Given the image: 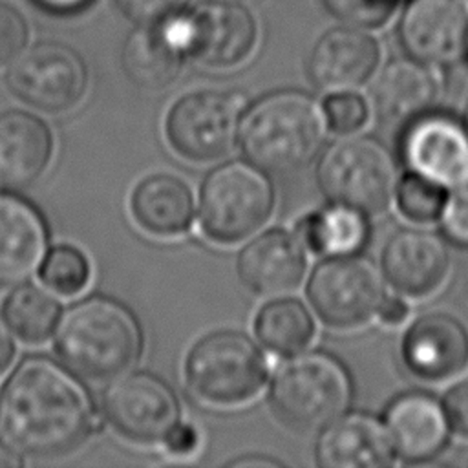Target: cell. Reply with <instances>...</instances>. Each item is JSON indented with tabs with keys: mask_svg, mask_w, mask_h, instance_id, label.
I'll use <instances>...</instances> for the list:
<instances>
[{
	"mask_svg": "<svg viewBox=\"0 0 468 468\" xmlns=\"http://www.w3.org/2000/svg\"><path fill=\"white\" fill-rule=\"evenodd\" d=\"M95 422L84 382L49 356L24 358L0 389V444L13 455H64L90 437Z\"/></svg>",
	"mask_w": 468,
	"mask_h": 468,
	"instance_id": "cell-1",
	"label": "cell"
},
{
	"mask_svg": "<svg viewBox=\"0 0 468 468\" xmlns=\"http://www.w3.org/2000/svg\"><path fill=\"white\" fill-rule=\"evenodd\" d=\"M327 126L325 110L309 93L274 91L243 113L239 143L252 165L285 176L305 168L320 154Z\"/></svg>",
	"mask_w": 468,
	"mask_h": 468,
	"instance_id": "cell-2",
	"label": "cell"
},
{
	"mask_svg": "<svg viewBox=\"0 0 468 468\" xmlns=\"http://www.w3.org/2000/svg\"><path fill=\"white\" fill-rule=\"evenodd\" d=\"M55 349L79 377L112 380L139 360L143 333L124 303L90 296L73 303L58 320Z\"/></svg>",
	"mask_w": 468,
	"mask_h": 468,
	"instance_id": "cell-3",
	"label": "cell"
},
{
	"mask_svg": "<svg viewBox=\"0 0 468 468\" xmlns=\"http://www.w3.org/2000/svg\"><path fill=\"white\" fill-rule=\"evenodd\" d=\"M271 404L289 426L318 431L347 413L353 382L347 367L331 353H294L274 373Z\"/></svg>",
	"mask_w": 468,
	"mask_h": 468,
	"instance_id": "cell-4",
	"label": "cell"
},
{
	"mask_svg": "<svg viewBox=\"0 0 468 468\" xmlns=\"http://www.w3.org/2000/svg\"><path fill=\"white\" fill-rule=\"evenodd\" d=\"M267 373V358L260 346L232 329L201 336L185 360V377L192 393L216 406L250 400L261 391Z\"/></svg>",
	"mask_w": 468,
	"mask_h": 468,
	"instance_id": "cell-5",
	"label": "cell"
},
{
	"mask_svg": "<svg viewBox=\"0 0 468 468\" xmlns=\"http://www.w3.org/2000/svg\"><path fill=\"white\" fill-rule=\"evenodd\" d=\"M316 181L331 203L347 205L364 214H378L391 203L399 174L395 157L384 143L367 135L346 133L322 154Z\"/></svg>",
	"mask_w": 468,
	"mask_h": 468,
	"instance_id": "cell-6",
	"label": "cell"
},
{
	"mask_svg": "<svg viewBox=\"0 0 468 468\" xmlns=\"http://www.w3.org/2000/svg\"><path fill=\"white\" fill-rule=\"evenodd\" d=\"M272 207L274 190L265 172L247 161H229L201 185L199 225L212 241L232 245L254 234Z\"/></svg>",
	"mask_w": 468,
	"mask_h": 468,
	"instance_id": "cell-7",
	"label": "cell"
},
{
	"mask_svg": "<svg viewBox=\"0 0 468 468\" xmlns=\"http://www.w3.org/2000/svg\"><path fill=\"white\" fill-rule=\"evenodd\" d=\"M243 97L234 91L199 90L179 97L165 121L166 141L181 157L208 163L225 157L239 139Z\"/></svg>",
	"mask_w": 468,
	"mask_h": 468,
	"instance_id": "cell-8",
	"label": "cell"
},
{
	"mask_svg": "<svg viewBox=\"0 0 468 468\" xmlns=\"http://www.w3.org/2000/svg\"><path fill=\"white\" fill-rule=\"evenodd\" d=\"M305 292L318 318L338 329L366 324L386 296L380 269L358 254L327 256L311 272Z\"/></svg>",
	"mask_w": 468,
	"mask_h": 468,
	"instance_id": "cell-9",
	"label": "cell"
},
{
	"mask_svg": "<svg viewBox=\"0 0 468 468\" xmlns=\"http://www.w3.org/2000/svg\"><path fill=\"white\" fill-rule=\"evenodd\" d=\"M102 413L126 439L135 442H165L181 422V408L174 389L152 373H122L112 378L102 395Z\"/></svg>",
	"mask_w": 468,
	"mask_h": 468,
	"instance_id": "cell-10",
	"label": "cell"
},
{
	"mask_svg": "<svg viewBox=\"0 0 468 468\" xmlns=\"http://www.w3.org/2000/svg\"><path fill=\"white\" fill-rule=\"evenodd\" d=\"M7 82L33 108L62 113L80 102L86 90V68L71 48L40 42L11 62Z\"/></svg>",
	"mask_w": 468,
	"mask_h": 468,
	"instance_id": "cell-11",
	"label": "cell"
},
{
	"mask_svg": "<svg viewBox=\"0 0 468 468\" xmlns=\"http://www.w3.org/2000/svg\"><path fill=\"white\" fill-rule=\"evenodd\" d=\"M400 146L411 172L446 190L468 186V128L463 121L430 110L404 126Z\"/></svg>",
	"mask_w": 468,
	"mask_h": 468,
	"instance_id": "cell-12",
	"label": "cell"
},
{
	"mask_svg": "<svg viewBox=\"0 0 468 468\" xmlns=\"http://www.w3.org/2000/svg\"><path fill=\"white\" fill-rule=\"evenodd\" d=\"M172 27L183 51L210 68L239 64L256 42L252 16L234 2L201 4Z\"/></svg>",
	"mask_w": 468,
	"mask_h": 468,
	"instance_id": "cell-13",
	"label": "cell"
},
{
	"mask_svg": "<svg viewBox=\"0 0 468 468\" xmlns=\"http://www.w3.org/2000/svg\"><path fill=\"white\" fill-rule=\"evenodd\" d=\"M399 35L411 58L453 64L468 53V0H410Z\"/></svg>",
	"mask_w": 468,
	"mask_h": 468,
	"instance_id": "cell-14",
	"label": "cell"
},
{
	"mask_svg": "<svg viewBox=\"0 0 468 468\" xmlns=\"http://www.w3.org/2000/svg\"><path fill=\"white\" fill-rule=\"evenodd\" d=\"M384 428L393 455L406 463H424L439 455L452 430L442 402L426 391H408L391 400Z\"/></svg>",
	"mask_w": 468,
	"mask_h": 468,
	"instance_id": "cell-15",
	"label": "cell"
},
{
	"mask_svg": "<svg viewBox=\"0 0 468 468\" xmlns=\"http://www.w3.org/2000/svg\"><path fill=\"white\" fill-rule=\"evenodd\" d=\"M402 358L406 367L420 378H450L468 364V331L450 314H424L404 333Z\"/></svg>",
	"mask_w": 468,
	"mask_h": 468,
	"instance_id": "cell-16",
	"label": "cell"
},
{
	"mask_svg": "<svg viewBox=\"0 0 468 468\" xmlns=\"http://www.w3.org/2000/svg\"><path fill=\"white\" fill-rule=\"evenodd\" d=\"M378 58V42L367 31L356 26L336 27L314 44L307 73L320 90L349 91L373 75Z\"/></svg>",
	"mask_w": 468,
	"mask_h": 468,
	"instance_id": "cell-17",
	"label": "cell"
},
{
	"mask_svg": "<svg viewBox=\"0 0 468 468\" xmlns=\"http://www.w3.org/2000/svg\"><path fill=\"white\" fill-rule=\"evenodd\" d=\"M450 267L444 241L428 230H397L384 245L382 271L402 294L424 296L435 291Z\"/></svg>",
	"mask_w": 468,
	"mask_h": 468,
	"instance_id": "cell-18",
	"label": "cell"
},
{
	"mask_svg": "<svg viewBox=\"0 0 468 468\" xmlns=\"http://www.w3.org/2000/svg\"><path fill=\"white\" fill-rule=\"evenodd\" d=\"M48 239V225L29 201L0 194V287L20 285L38 271Z\"/></svg>",
	"mask_w": 468,
	"mask_h": 468,
	"instance_id": "cell-19",
	"label": "cell"
},
{
	"mask_svg": "<svg viewBox=\"0 0 468 468\" xmlns=\"http://www.w3.org/2000/svg\"><path fill=\"white\" fill-rule=\"evenodd\" d=\"M305 252L298 236L272 229L249 241L238 254L241 283L260 296L292 291L303 278Z\"/></svg>",
	"mask_w": 468,
	"mask_h": 468,
	"instance_id": "cell-20",
	"label": "cell"
},
{
	"mask_svg": "<svg viewBox=\"0 0 468 468\" xmlns=\"http://www.w3.org/2000/svg\"><path fill=\"white\" fill-rule=\"evenodd\" d=\"M53 154L49 126L27 112L0 113V188L20 190L35 183Z\"/></svg>",
	"mask_w": 468,
	"mask_h": 468,
	"instance_id": "cell-21",
	"label": "cell"
},
{
	"mask_svg": "<svg viewBox=\"0 0 468 468\" xmlns=\"http://www.w3.org/2000/svg\"><path fill=\"white\" fill-rule=\"evenodd\" d=\"M437 91V79L430 64L411 57L397 58L391 60L373 82V112L384 124L406 126L431 110Z\"/></svg>",
	"mask_w": 468,
	"mask_h": 468,
	"instance_id": "cell-22",
	"label": "cell"
},
{
	"mask_svg": "<svg viewBox=\"0 0 468 468\" xmlns=\"http://www.w3.org/2000/svg\"><path fill=\"white\" fill-rule=\"evenodd\" d=\"M393 448L380 420L367 413H344L322 430L316 461L324 468H380Z\"/></svg>",
	"mask_w": 468,
	"mask_h": 468,
	"instance_id": "cell-23",
	"label": "cell"
},
{
	"mask_svg": "<svg viewBox=\"0 0 468 468\" xmlns=\"http://www.w3.org/2000/svg\"><path fill=\"white\" fill-rule=\"evenodd\" d=\"M135 223L159 238L179 236L194 218V197L188 185L174 174H150L137 183L130 197Z\"/></svg>",
	"mask_w": 468,
	"mask_h": 468,
	"instance_id": "cell-24",
	"label": "cell"
},
{
	"mask_svg": "<svg viewBox=\"0 0 468 468\" xmlns=\"http://www.w3.org/2000/svg\"><path fill=\"white\" fill-rule=\"evenodd\" d=\"M183 48L174 27L157 24L137 27L124 42L122 68L130 80L144 90H161L179 73Z\"/></svg>",
	"mask_w": 468,
	"mask_h": 468,
	"instance_id": "cell-25",
	"label": "cell"
},
{
	"mask_svg": "<svg viewBox=\"0 0 468 468\" xmlns=\"http://www.w3.org/2000/svg\"><path fill=\"white\" fill-rule=\"evenodd\" d=\"M303 247L316 254H356L369 238L366 214L358 208L333 203L302 218L296 225Z\"/></svg>",
	"mask_w": 468,
	"mask_h": 468,
	"instance_id": "cell-26",
	"label": "cell"
},
{
	"mask_svg": "<svg viewBox=\"0 0 468 468\" xmlns=\"http://www.w3.org/2000/svg\"><path fill=\"white\" fill-rule=\"evenodd\" d=\"M254 329L261 344L278 355H294L314 336V322L307 307L294 298L265 303L256 314Z\"/></svg>",
	"mask_w": 468,
	"mask_h": 468,
	"instance_id": "cell-27",
	"label": "cell"
},
{
	"mask_svg": "<svg viewBox=\"0 0 468 468\" xmlns=\"http://www.w3.org/2000/svg\"><path fill=\"white\" fill-rule=\"evenodd\" d=\"M4 314L13 331L26 342H46L60 316L58 300L37 283H20L4 302Z\"/></svg>",
	"mask_w": 468,
	"mask_h": 468,
	"instance_id": "cell-28",
	"label": "cell"
},
{
	"mask_svg": "<svg viewBox=\"0 0 468 468\" xmlns=\"http://www.w3.org/2000/svg\"><path fill=\"white\" fill-rule=\"evenodd\" d=\"M42 282L62 296H73L86 289L91 265L86 254L73 245H55L40 265Z\"/></svg>",
	"mask_w": 468,
	"mask_h": 468,
	"instance_id": "cell-29",
	"label": "cell"
},
{
	"mask_svg": "<svg viewBox=\"0 0 468 468\" xmlns=\"http://www.w3.org/2000/svg\"><path fill=\"white\" fill-rule=\"evenodd\" d=\"M448 192L450 190H446L439 183L410 172L402 179H399L395 197L399 210L408 219L417 223H428L439 219Z\"/></svg>",
	"mask_w": 468,
	"mask_h": 468,
	"instance_id": "cell-30",
	"label": "cell"
},
{
	"mask_svg": "<svg viewBox=\"0 0 468 468\" xmlns=\"http://www.w3.org/2000/svg\"><path fill=\"white\" fill-rule=\"evenodd\" d=\"M324 110L329 128L344 135L360 130L366 124L369 113L366 101L351 91H335L325 101Z\"/></svg>",
	"mask_w": 468,
	"mask_h": 468,
	"instance_id": "cell-31",
	"label": "cell"
},
{
	"mask_svg": "<svg viewBox=\"0 0 468 468\" xmlns=\"http://www.w3.org/2000/svg\"><path fill=\"white\" fill-rule=\"evenodd\" d=\"M397 0H325L331 13L356 27L382 24L393 11Z\"/></svg>",
	"mask_w": 468,
	"mask_h": 468,
	"instance_id": "cell-32",
	"label": "cell"
},
{
	"mask_svg": "<svg viewBox=\"0 0 468 468\" xmlns=\"http://www.w3.org/2000/svg\"><path fill=\"white\" fill-rule=\"evenodd\" d=\"M444 238L459 247H468V186L448 192L439 214Z\"/></svg>",
	"mask_w": 468,
	"mask_h": 468,
	"instance_id": "cell-33",
	"label": "cell"
},
{
	"mask_svg": "<svg viewBox=\"0 0 468 468\" xmlns=\"http://www.w3.org/2000/svg\"><path fill=\"white\" fill-rule=\"evenodd\" d=\"M24 18L11 5L0 4V66L13 62L26 46Z\"/></svg>",
	"mask_w": 468,
	"mask_h": 468,
	"instance_id": "cell-34",
	"label": "cell"
},
{
	"mask_svg": "<svg viewBox=\"0 0 468 468\" xmlns=\"http://www.w3.org/2000/svg\"><path fill=\"white\" fill-rule=\"evenodd\" d=\"M186 0H117L122 13L141 26L161 24L174 16Z\"/></svg>",
	"mask_w": 468,
	"mask_h": 468,
	"instance_id": "cell-35",
	"label": "cell"
},
{
	"mask_svg": "<svg viewBox=\"0 0 468 468\" xmlns=\"http://www.w3.org/2000/svg\"><path fill=\"white\" fill-rule=\"evenodd\" d=\"M442 408L448 417L450 428L457 435L468 439V380H463L446 391L442 399Z\"/></svg>",
	"mask_w": 468,
	"mask_h": 468,
	"instance_id": "cell-36",
	"label": "cell"
},
{
	"mask_svg": "<svg viewBox=\"0 0 468 468\" xmlns=\"http://www.w3.org/2000/svg\"><path fill=\"white\" fill-rule=\"evenodd\" d=\"M199 444V435L197 430L190 424H183L179 422L165 439V446L172 455H190L196 452Z\"/></svg>",
	"mask_w": 468,
	"mask_h": 468,
	"instance_id": "cell-37",
	"label": "cell"
},
{
	"mask_svg": "<svg viewBox=\"0 0 468 468\" xmlns=\"http://www.w3.org/2000/svg\"><path fill=\"white\" fill-rule=\"evenodd\" d=\"M378 318L384 322V324H391V325H397L400 324L406 316H408V305L402 298L399 296H384L378 311H377Z\"/></svg>",
	"mask_w": 468,
	"mask_h": 468,
	"instance_id": "cell-38",
	"label": "cell"
},
{
	"mask_svg": "<svg viewBox=\"0 0 468 468\" xmlns=\"http://www.w3.org/2000/svg\"><path fill=\"white\" fill-rule=\"evenodd\" d=\"M15 356V342L7 324L0 318V375L7 369Z\"/></svg>",
	"mask_w": 468,
	"mask_h": 468,
	"instance_id": "cell-39",
	"label": "cell"
},
{
	"mask_svg": "<svg viewBox=\"0 0 468 468\" xmlns=\"http://www.w3.org/2000/svg\"><path fill=\"white\" fill-rule=\"evenodd\" d=\"M40 7H44L46 11L51 13H58V15H68V13H75L84 9L91 0H35Z\"/></svg>",
	"mask_w": 468,
	"mask_h": 468,
	"instance_id": "cell-40",
	"label": "cell"
},
{
	"mask_svg": "<svg viewBox=\"0 0 468 468\" xmlns=\"http://www.w3.org/2000/svg\"><path fill=\"white\" fill-rule=\"evenodd\" d=\"M463 122L466 124V128H468V102H466V108H464V117H463Z\"/></svg>",
	"mask_w": 468,
	"mask_h": 468,
	"instance_id": "cell-41",
	"label": "cell"
},
{
	"mask_svg": "<svg viewBox=\"0 0 468 468\" xmlns=\"http://www.w3.org/2000/svg\"><path fill=\"white\" fill-rule=\"evenodd\" d=\"M218 2H238V0H218Z\"/></svg>",
	"mask_w": 468,
	"mask_h": 468,
	"instance_id": "cell-42",
	"label": "cell"
},
{
	"mask_svg": "<svg viewBox=\"0 0 468 468\" xmlns=\"http://www.w3.org/2000/svg\"><path fill=\"white\" fill-rule=\"evenodd\" d=\"M466 57H468V53H466Z\"/></svg>",
	"mask_w": 468,
	"mask_h": 468,
	"instance_id": "cell-43",
	"label": "cell"
}]
</instances>
